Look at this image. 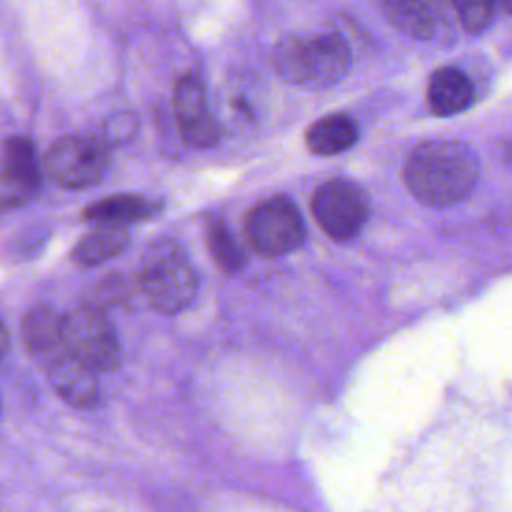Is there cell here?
Here are the masks:
<instances>
[{"instance_id":"e0dca14e","label":"cell","mask_w":512,"mask_h":512,"mask_svg":"<svg viewBox=\"0 0 512 512\" xmlns=\"http://www.w3.org/2000/svg\"><path fill=\"white\" fill-rule=\"evenodd\" d=\"M206 246L212 254L216 266L226 274H236L244 268L246 258L242 248L238 246L234 234L226 226L224 220L212 218L206 224Z\"/></svg>"},{"instance_id":"ac0fdd59","label":"cell","mask_w":512,"mask_h":512,"mask_svg":"<svg viewBox=\"0 0 512 512\" xmlns=\"http://www.w3.org/2000/svg\"><path fill=\"white\" fill-rule=\"evenodd\" d=\"M454 8L462 28L470 34H478L492 24L496 6L492 2H458Z\"/></svg>"},{"instance_id":"44dd1931","label":"cell","mask_w":512,"mask_h":512,"mask_svg":"<svg viewBox=\"0 0 512 512\" xmlns=\"http://www.w3.org/2000/svg\"><path fill=\"white\" fill-rule=\"evenodd\" d=\"M504 10H508V12H512V2H506V4H504Z\"/></svg>"},{"instance_id":"3957f363","label":"cell","mask_w":512,"mask_h":512,"mask_svg":"<svg viewBox=\"0 0 512 512\" xmlns=\"http://www.w3.org/2000/svg\"><path fill=\"white\" fill-rule=\"evenodd\" d=\"M138 282L150 306L162 314L182 312L198 290V274L174 238H158L146 246L138 262Z\"/></svg>"},{"instance_id":"9c48e42d","label":"cell","mask_w":512,"mask_h":512,"mask_svg":"<svg viewBox=\"0 0 512 512\" xmlns=\"http://www.w3.org/2000/svg\"><path fill=\"white\" fill-rule=\"evenodd\" d=\"M40 190V168L34 142L24 134L6 136L2 142L0 204L4 210L30 202Z\"/></svg>"},{"instance_id":"30bf717a","label":"cell","mask_w":512,"mask_h":512,"mask_svg":"<svg viewBox=\"0 0 512 512\" xmlns=\"http://www.w3.org/2000/svg\"><path fill=\"white\" fill-rule=\"evenodd\" d=\"M48 382L54 392L74 408H94L100 400V386L96 372L86 368L64 350L46 364Z\"/></svg>"},{"instance_id":"9a60e30c","label":"cell","mask_w":512,"mask_h":512,"mask_svg":"<svg viewBox=\"0 0 512 512\" xmlns=\"http://www.w3.org/2000/svg\"><path fill=\"white\" fill-rule=\"evenodd\" d=\"M128 242V226L94 224L72 248L70 258L80 268L100 266L116 256Z\"/></svg>"},{"instance_id":"ffe728a7","label":"cell","mask_w":512,"mask_h":512,"mask_svg":"<svg viewBox=\"0 0 512 512\" xmlns=\"http://www.w3.org/2000/svg\"><path fill=\"white\" fill-rule=\"evenodd\" d=\"M8 352V328H2V354Z\"/></svg>"},{"instance_id":"d6986e66","label":"cell","mask_w":512,"mask_h":512,"mask_svg":"<svg viewBox=\"0 0 512 512\" xmlns=\"http://www.w3.org/2000/svg\"><path fill=\"white\" fill-rule=\"evenodd\" d=\"M134 132H136V118L132 114H120L106 122L102 136L112 144V142L128 140Z\"/></svg>"},{"instance_id":"5b68a950","label":"cell","mask_w":512,"mask_h":512,"mask_svg":"<svg viewBox=\"0 0 512 512\" xmlns=\"http://www.w3.org/2000/svg\"><path fill=\"white\" fill-rule=\"evenodd\" d=\"M62 340L68 354L96 374L116 370L120 364L116 330L98 306H78L62 316Z\"/></svg>"},{"instance_id":"277c9868","label":"cell","mask_w":512,"mask_h":512,"mask_svg":"<svg viewBox=\"0 0 512 512\" xmlns=\"http://www.w3.org/2000/svg\"><path fill=\"white\" fill-rule=\"evenodd\" d=\"M110 146L102 134L62 136L50 146L44 158V170L58 188H92L102 182L110 166Z\"/></svg>"},{"instance_id":"7a4b0ae2","label":"cell","mask_w":512,"mask_h":512,"mask_svg":"<svg viewBox=\"0 0 512 512\" xmlns=\"http://www.w3.org/2000/svg\"><path fill=\"white\" fill-rule=\"evenodd\" d=\"M352 64L346 38L338 30L286 34L272 52L274 72L288 84L326 88L342 80Z\"/></svg>"},{"instance_id":"5bb4252c","label":"cell","mask_w":512,"mask_h":512,"mask_svg":"<svg viewBox=\"0 0 512 512\" xmlns=\"http://www.w3.org/2000/svg\"><path fill=\"white\" fill-rule=\"evenodd\" d=\"M358 140V124L348 114H328L310 124L306 146L316 156H336L352 148Z\"/></svg>"},{"instance_id":"8fae6325","label":"cell","mask_w":512,"mask_h":512,"mask_svg":"<svg viewBox=\"0 0 512 512\" xmlns=\"http://www.w3.org/2000/svg\"><path fill=\"white\" fill-rule=\"evenodd\" d=\"M472 98V82L458 66H442L432 72L426 88V102L436 116L464 112L472 104Z\"/></svg>"},{"instance_id":"52a82bcc","label":"cell","mask_w":512,"mask_h":512,"mask_svg":"<svg viewBox=\"0 0 512 512\" xmlns=\"http://www.w3.org/2000/svg\"><path fill=\"white\" fill-rule=\"evenodd\" d=\"M310 210L326 236L336 242H348L366 224L370 202L356 182L334 178L314 190Z\"/></svg>"},{"instance_id":"6da1fadb","label":"cell","mask_w":512,"mask_h":512,"mask_svg":"<svg viewBox=\"0 0 512 512\" xmlns=\"http://www.w3.org/2000/svg\"><path fill=\"white\" fill-rule=\"evenodd\" d=\"M474 152L456 140L418 144L404 162V182L412 196L432 208H448L470 196L478 180Z\"/></svg>"},{"instance_id":"2e32d148","label":"cell","mask_w":512,"mask_h":512,"mask_svg":"<svg viewBox=\"0 0 512 512\" xmlns=\"http://www.w3.org/2000/svg\"><path fill=\"white\" fill-rule=\"evenodd\" d=\"M388 20L406 32L408 36L428 40L440 28V6L432 2H412V0H390L382 4Z\"/></svg>"},{"instance_id":"8992f818","label":"cell","mask_w":512,"mask_h":512,"mask_svg":"<svg viewBox=\"0 0 512 512\" xmlns=\"http://www.w3.org/2000/svg\"><path fill=\"white\" fill-rule=\"evenodd\" d=\"M244 234L260 256L278 258L294 252L304 242L306 228L298 206L288 196L278 194L248 210Z\"/></svg>"},{"instance_id":"ba28073f","label":"cell","mask_w":512,"mask_h":512,"mask_svg":"<svg viewBox=\"0 0 512 512\" xmlns=\"http://www.w3.org/2000/svg\"><path fill=\"white\" fill-rule=\"evenodd\" d=\"M174 114L184 144L208 148L220 140V124L208 110L206 88L196 72H186L176 80Z\"/></svg>"},{"instance_id":"7c38bea8","label":"cell","mask_w":512,"mask_h":512,"mask_svg":"<svg viewBox=\"0 0 512 512\" xmlns=\"http://www.w3.org/2000/svg\"><path fill=\"white\" fill-rule=\"evenodd\" d=\"M22 340L30 354L48 364L64 348L62 318L48 306H34L22 318Z\"/></svg>"},{"instance_id":"4fadbf2b","label":"cell","mask_w":512,"mask_h":512,"mask_svg":"<svg viewBox=\"0 0 512 512\" xmlns=\"http://www.w3.org/2000/svg\"><path fill=\"white\" fill-rule=\"evenodd\" d=\"M160 210L158 202L140 194H114L86 206L82 218L92 224H116L128 226L154 216Z\"/></svg>"}]
</instances>
